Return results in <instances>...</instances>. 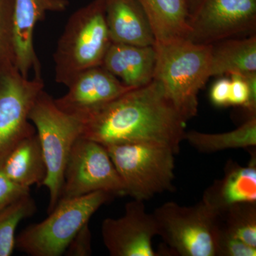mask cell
<instances>
[{"instance_id": "cell-1", "label": "cell", "mask_w": 256, "mask_h": 256, "mask_svg": "<svg viewBox=\"0 0 256 256\" xmlns=\"http://www.w3.org/2000/svg\"><path fill=\"white\" fill-rule=\"evenodd\" d=\"M186 122L156 80L133 88L84 120L82 137L102 146L154 143L176 154L184 140Z\"/></svg>"}, {"instance_id": "cell-2", "label": "cell", "mask_w": 256, "mask_h": 256, "mask_svg": "<svg viewBox=\"0 0 256 256\" xmlns=\"http://www.w3.org/2000/svg\"><path fill=\"white\" fill-rule=\"evenodd\" d=\"M156 53L154 80L178 114L188 121L198 112V95L210 78L212 44L188 40L154 44Z\"/></svg>"}, {"instance_id": "cell-3", "label": "cell", "mask_w": 256, "mask_h": 256, "mask_svg": "<svg viewBox=\"0 0 256 256\" xmlns=\"http://www.w3.org/2000/svg\"><path fill=\"white\" fill-rule=\"evenodd\" d=\"M111 43L104 0H92L74 12L54 54L56 82L67 87L84 70L100 66Z\"/></svg>"}, {"instance_id": "cell-4", "label": "cell", "mask_w": 256, "mask_h": 256, "mask_svg": "<svg viewBox=\"0 0 256 256\" xmlns=\"http://www.w3.org/2000/svg\"><path fill=\"white\" fill-rule=\"evenodd\" d=\"M28 119L36 130L46 162L43 186L50 193L48 214L60 201L67 160L74 143L82 136L84 122L58 108L54 98L44 90L35 100Z\"/></svg>"}, {"instance_id": "cell-5", "label": "cell", "mask_w": 256, "mask_h": 256, "mask_svg": "<svg viewBox=\"0 0 256 256\" xmlns=\"http://www.w3.org/2000/svg\"><path fill=\"white\" fill-rule=\"evenodd\" d=\"M114 195L96 192L60 200L44 220L30 224L16 237V248L30 256H60L74 236Z\"/></svg>"}, {"instance_id": "cell-6", "label": "cell", "mask_w": 256, "mask_h": 256, "mask_svg": "<svg viewBox=\"0 0 256 256\" xmlns=\"http://www.w3.org/2000/svg\"><path fill=\"white\" fill-rule=\"evenodd\" d=\"M126 188L133 200H149L172 191L176 153L154 143H121L105 146Z\"/></svg>"}, {"instance_id": "cell-7", "label": "cell", "mask_w": 256, "mask_h": 256, "mask_svg": "<svg viewBox=\"0 0 256 256\" xmlns=\"http://www.w3.org/2000/svg\"><path fill=\"white\" fill-rule=\"evenodd\" d=\"M158 236L174 255L216 256V213L201 201L194 206L166 202L153 212Z\"/></svg>"}, {"instance_id": "cell-8", "label": "cell", "mask_w": 256, "mask_h": 256, "mask_svg": "<svg viewBox=\"0 0 256 256\" xmlns=\"http://www.w3.org/2000/svg\"><path fill=\"white\" fill-rule=\"evenodd\" d=\"M96 192L126 196L124 182L106 146L80 136L67 160L60 201Z\"/></svg>"}, {"instance_id": "cell-9", "label": "cell", "mask_w": 256, "mask_h": 256, "mask_svg": "<svg viewBox=\"0 0 256 256\" xmlns=\"http://www.w3.org/2000/svg\"><path fill=\"white\" fill-rule=\"evenodd\" d=\"M44 90L42 77L25 78L15 66L0 72V166L18 143L36 132L28 116Z\"/></svg>"}, {"instance_id": "cell-10", "label": "cell", "mask_w": 256, "mask_h": 256, "mask_svg": "<svg viewBox=\"0 0 256 256\" xmlns=\"http://www.w3.org/2000/svg\"><path fill=\"white\" fill-rule=\"evenodd\" d=\"M188 26V40L200 44L255 34L256 0H202Z\"/></svg>"}, {"instance_id": "cell-11", "label": "cell", "mask_w": 256, "mask_h": 256, "mask_svg": "<svg viewBox=\"0 0 256 256\" xmlns=\"http://www.w3.org/2000/svg\"><path fill=\"white\" fill-rule=\"evenodd\" d=\"M102 242L112 256H158L152 246L158 236L153 214L146 212L144 201L133 200L124 216L108 218L101 226Z\"/></svg>"}, {"instance_id": "cell-12", "label": "cell", "mask_w": 256, "mask_h": 256, "mask_svg": "<svg viewBox=\"0 0 256 256\" xmlns=\"http://www.w3.org/2000/svg\"><path fill=\"white\" fill-rule=\"evenodd\" d=\"M68 92L54 99L58 108L84 120L88 116L132 90L102 66L87 69L69 84Z\"/></svg>"}, {"instance_id": "cell-13", "label": "cell", "mask_w": 256, "mask_h": 256, "mask_svg": "<svg viewBox=\"0 0 256 256\" xmlns=\"http://www.w3.org/2000/svg\"><path fill=\"white\" fill-rule=\"evenodd\" d=\"M68 0H14L12 26L15 66L25 78L34 70V76L42 77L41 64L37 56L34 35L37 24L48 12H62Z\"/></svg>"}, {"instance_id": "cell-14", "label": "cell", "mask_w": 256, "mask_h": 256, "mask_svg": "<svg viewBox=\"0 0 256 256\" xmlns=\"http://www.w3.org/2000/svg\"><path fill=\"white\" fill-rule=\"evenodd\" d=\"M202 201L218 216L237 204L256 203V156L247 166L228 162L223 178L206 188Z\"/></svg>"}, {"instance_id": "cell-15", "label": "cell", "mask_w": 256, "mask_h": 256, "mask_svg": "<svg viewBox=\"0 0 256 256\" xmlns=\"http://www.w3.org/2000/svg\"><path fill=\"white\" fill-rule=\"evenodd\" d=\"M156 53L154 46H134L111 43L101 66L132 88L144 86L154 80Z\"/></svg>"}, {"instance_id": "cell-16", "label": "cell", "mask_w": 256, "mask_h": 256, "mask_svg": "<svg viewBox=\"0 0 256 256\" xmlns=\"http://www.w3.org/2000/svg\"><path fill=\"white\" fill-rule=\"evenodd\" d=\"M106 24L114 43L154 46L152 30L138 0H104Z\"/></svg>"}, {"instance_id": "cell-17", "label": "cell", "mask_w": 256, "mask_h": 256, "mask_svg": "<svg viewBox=\"0 0 256 256\" xmlns=\"http://www.w3.org/2000/svg\"><path fill=\"white\" fill-rule=\"evenodd\" d=\"M154 34L156 44L188 40L190 11L186 0H138Z\"/></svg>"}, {"instance_id": "cell-18", "label": "cell", "mask_w": 256, "mask_h": 256, "mask_svg": "<svg viewBox=\"0 0 256 256\" xmlns=\"http://www.w3.org/2000/svg\"><path fill=\"white\" fill-rule=\"evenodd\" d=\"M0 170L15 183L30 188L43 186L47 169L36 132L24 139L5 158Z\"/></svg>"}, {"instance_id": "cell-19", "label": "cell", "mask_w": 256, "mask_h": 256, "mask_svg": "<svg viewBox=\"0 0 256 256\" xmlns=\"http://www.w3.org/2000/svg\"><path fill=\"white\" fill-rule=\"evenodd\" d=\"M256 72V36L227 38L212 44L210 76Z\"/></svg>"}, {"instance_id": "cell-20", "label": "cell", "mask_w": 256, "mask_h": 256, "mask_svg": "<svg viewBox=\"0 0 256 256\" xmlns=\"http://www.w3.org/2000/svg\"><path fill=\"white\" fill-rule=\"evenodd\" d=\"M184 140L203 153L252 148L256 146V116L249 118L240 127L230 132L210 134L192 130L186 132Z\"/></svg>"}, {"instance_id": "cell-21", "label": "cell", "mask_w": 256, "mask_h": 256, "mask_svg": "<svg viewBox=\"0 0 256 256\" xmlns=\"http://www.w3.org/2000/svg\"><path fill=\"white\" fill-rule=\"evenodd\" d=\"M36 210V202L28 194L0 210V256L12 255L18 224L34 214Z\"/></svg>"}, {"instance_id": "cell-22", "label": "cell", "mask_w": 256, "mask_h": 256, "mask_svg": "<svg viewBox=\"0 0 256 256\" xmlns=\"http://www.w3.org/2000/svg\"><path fill=\"white\" fill-rule=\"evenodd\" d=\"M224 228L236 238L256 248V203H240L218 214Z\"/></svg>"}, {"instance_id": "cell-23", "label": "cell", "mask_w": 256, "mask_h": 256, "mask_svg": "<svg viewBox=\"0 0 256 256\" xmlns=\"http://www.w3.org/2000/svg\"><path fill=\"white\" fill-rule=\"evenodd\" d=\"M13 3L14 0H0V72L15 66Z\"/></svg>"}, {"instance_id": "cell-24", "label": "cell", "mask_w": 256, "mask_h": 256, "mask_svg": "<svg viewBox=\"0 0 256 256\" xmlns=\"http://www.w3.org/2000/svg\"><path fill=\"white\" fill-rule=\"evenodd\" d=\"M229 106L242 107L256 116V72L244 76H230Z\"/></svg>"}, {"instance_id": "cell-25", "label": "cell", "mask_w": 256, "mask_h": 256, "mask_svg": "<svg viewBox=\"0 0 256 256\" xmlns=\"http://www.w3.org/2000/svg\"><path fill=\"white\" fill-rule=\"evenodd\" d=\"M216 256H256V248L248 245L229 234L224 228L220 220L216 242Z\"/></svg>"}, {"instance_id": "cell-26", "label": "cell", "mask_w": 256, "mask_h": 256, "mask_svg": "<svg viewBox=\"0 0 256 256\" xmlns=\"http://www.w3.org/2000/svg\"><path fill=\"white\" fill-rule=\"evenodd\" d=\"M30 194V188L15 183L0 170V210Z\"/></svg>"}, {"instance_id": "cell-27", "label": "cell", "mask_w": 256, "mask_h": 256, "mask_svg": "<svg viewBox=\"0 0 256 256\" xmlns=\"http://www.w3.org/2000/svg\"><path fill=\"white\" fill-rule=\"evenodd\" d=\"M92 232L88 223L74 236L64 254L68 256H92Z\"/></svg>"}, {"instance_id": "cell-28", "label": "cell", "mask_w": 256, "mask_h": 256, "mask_svg": "<svg viewBox=\"0 0 256 256\" xmlns=\"http://www.w3.org/2000/svg\"><path fill=\"white\" fill-rule=\"evenodd\" d=\"M230 79L220 77L212 86L210 92V99L212 104L218 107L229 106L230 97Z\"/></svg>"}, {"instance_id": "cell-29", "label": "cell", "mask_w": 256, "mask_h": 256, "mask_svg": "<svg viewBox=\"0 0 256 256\" xmlns=\"http://www.w3.org/2000/svg\"><path fill=\"white\" fill-rule=\"evenodd\" d=\"M202 0H186L188 2L190 16L195 11Z\"/></svg>"}]
</instances>
